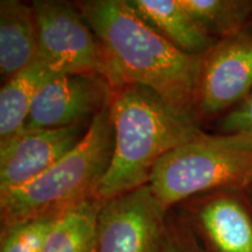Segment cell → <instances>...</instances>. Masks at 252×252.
Here are the masks:
<instances>
[{"label": "cell", "mask_w": 252, "mask_h": 252, "mask_svg": "<svg viewBox=\"0 0 252 252\" xmlns=\"http://www.w3.org/2000/svg\"><path fill=\"white\" fill-rule=\"evenodd\" d=\"M100 202L89 198L56 217L42 252H96V224Z\"/></svg>", "instance_id": "14"}, {"label": "cell", "mask_w": 252, "mask_h": 252, "mask_svg": "<svg viewBox=\"0 0 252 252\" xmlns=\"http://www.w3.org/2000/svg\"><path fill=\"white\" fill-rule=\"evenodd\" d=\"M167 214L149 184L102 202L96 252H159Z\"/></svg>", "instance_id": "6"}, {"label": "cell", "mask_w": 252, "mask_h": 252, "mask_svg": "<svg viewBox=\"0 0 252 252\" xmlns=\"http://www.w3.org/2000/svg\"><path fill=\"white\" fill-rule=\"evenodd\" d=\"M210 35L226 37L243 32L252 2L242 0H179Z\"/></svg>", "instance_id": "15"}, {"label": "cell", "mask_w": 252, "mask_h": 252, "mask_svg": "<svg viewBox=\"0 0 252 252\" xmlns=\"http://www.w3.org/2000/svg\"><path fill=\"white\" fill-rule=\"evenodd\" d=\"M252 91V35L223 37L202 56L195 111L212 116L242 103Z\"/></svg>", "instance_id": "7"}, {"label": "cell", "mask_w": 252, "mask_h": 252, "mask_svg": "<svg viewBox=\"0 0 252 252\" xmlns=\"http://www.w3.org/2000/svg\"><path fill=\"white\" fill-rule=\"evenodd\" d=\"M55 75L45 62L37 60L5 82L0 91V143L23 131L37 91Z\"/></svg>", "instance_id": "13"}, {"label": "cell", "mask_w": 252, "mask_h": 252, "mask_svg": "<svg viewBox=\"0 0 252 252\" xmlns=\"http://www.w3.org/2000/svg\"><path fill=\"white\" fill-rule=\"evenodd\" d=\"M252 184V135L208 134L191 139L160 160L149 185L169 212L189 198Z\"/></svg>", "instance_id": "4"}, {"label": "cell", "mask_w": 252, "mask_h": 252, "mask_svg": "<svg viewBox=\"0 0 252 252\" xmlns=\"http://www.w3.org/2000/svg\"><path fill=\"white\" fill-rule=\"evenodd\" d=\"M109 113L113 151L94 193L98 202L147 185L160 160L200 131L169 109L154 91L139 84L112 88Z\"/></svg>", "instance_id": "2"}, {"label": "cell", "mask_w": 252, "mask_h": 252, "mask_svg": "<svg viewBox=\"0 0 252 252\" xmlns=\"http://www.w3.org/2000/svg\"><path fill=\"white\" fill-rule=\"evenodd\" d=\"M32 5L41 61L58 75H99L109 81L105 50L77 6L59 0H36Z\"/></svg>", "instance_id": "5"}, {"label": "cell", "mask_w": 252, "mask_h": 252, "mask_svg": "<svg viewBox=\"0 0 252 252\" xmlns=\"http://www.w3.org/2000/svg\"><path fill=\"white\" fill-rule=\"evenodd\" d=\"M40 60L39 33L33 5L0 1V72L6 81Z\"/></svg>", "instance_id": "12"}, {"label": "cell", "mask_w": 252, "mask_h": 252, "mask_svg": "<svg viewBox=\"0 0 252 252\" xmlns=\"http://www.w3.org/2000/svg\"><path fill=\"white\" fill-rule=\"evenodd\" d=\"M225 133L252 135V91L237 108L232 109L220 123Z\"/></svg>", "instance_id": "18"}, {"label": "cell", "mask_w": 252, "mask_h": 252, "mask_svg": "<svg viewBox=\"0 0 252 252\" xmlns=\"http://www.w3.org/2000/svg\"><path fill=\"white\" fill-rule=\"evenodd\" d=\"M76 6L104 47L112 88L139 84L154 91L176 115L196 122L195 98L203 55L176 48L125 0H89Z\"/></svg>", "instance_id": "1"}, {"label": "cell", "mask_w": 252, "mask_h": 252, "mask_svg": "<svg viewBox=\"0 0 252 252\" xmlns=\"http://www.w3.org/2000/svg\"><path fill=\"white\" fill-rule=\"evenodd\" d=\"M113 151L109 105L94 116L70 152L28 184L0 193L1 228L37 217L59 215L94 197Z\"/></svg>", "instance_id": "3"}, {"label": "cell", "mask_w": 252, "mask_h": 252, "mask_svg": "<svg viewBox=\"0 0 252 252\" xmlns=\"http://www.w3.org/2000/svg\"><path fill=\"white\" fill-rule=\"evenodd\" d=\"M159 252H206L198 243L196 234L184 216L173 215L169 210L166 217Z\"/></svg>", "instance_id": "17"}, {"label": "cell", "mask_w": 252, "mask_h": 252, "mask_svg": "<svg viewBox=\"0 0 252 252\" xmlns=\"http://www.w3.org/2000/svg\"><path fill=\"white\" fill-rule=\"evenodd\" d=\"M180 206L185 210L181 215L214 252H252V215L241 198L203 194Z\"/></svg>", "instance_id": "10"}, {"label": "cell", "mask_w": 252, "mask_h": 252, "mask_svg": "<svg viewBox=\"0 0 252 252\" xmlns=\"http://www.w3.org/2000/svg\"><path fill=\"white\" fill-rule=\"evenodd\" d=\"M112 87L99 75H55L40 88L23 131L90 124L109 105Z\"/></svg>", "instance_id": "8"}, {"label": "cell", "mask_w": 252, "mask_h": 252, "mask_svg": "<svg viewBox=\"0 0 252 252\" xmlns=\"http://www.w3.org/2000/svg\"><path fill=\"white\" fill-rule=\"evenodd\" d=\"M125 1L138 17L186 54L202 56L216 43L179 0Z\"/></svg>", "instance_id": "11"}, {"label": "cell", "mask_w": 252, "mask_h": 252, "mask_svg": "<svg viewBox=\"0 0 252 252\" xmlns=\"http://www.w3.org/2000/svg\"><path fill=\"white\" fill-rule=\"evenodd\" d=\"M59 215L37 217L1 228L0 252H42L46 236Z\"/></svg>", "instance_id": "16"}, {"label": "cell", "mask_w": 252, "mask_h": 252, "mask_svg": "<svg viewBox=\"0 0 252 252\" xmlns=\"http://www.w3.org/2000/svg\"><path fill=\"white\" fill-rule=\"evenodd\" d=\"M90 124L21 131L0 143V193L28 184L74 149Z\"/></svg>", "instance_id": "9"}]
</instances>
